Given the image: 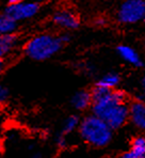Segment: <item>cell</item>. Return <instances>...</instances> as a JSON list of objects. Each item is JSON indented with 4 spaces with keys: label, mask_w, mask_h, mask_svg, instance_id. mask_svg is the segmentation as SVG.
Segmentation results:
<instances>
[{
    "label": "cell",
    "mask_w": 145,
    "mask_h": 158,
    "mask_svg": "<svg viewBox=\"0 0 145 158\" xmlns=\"http://www.w3.org/2000/svg\"><path fill=\"white\" fill-rule=\"evenodd\" d=\"M91 94L93 114L102 118L111 129H118L125 125L129 118L125 93L121 90L95 87Z\"/></svg>",
    "instance_id": "obj_1"
},
{
    "label": "cell",
    "mask_w": 145,
    "mask_h": 158,
    "mask_svg": "<svg viewBox=\"0 0 145 158\" xmlns=\"http://www.w3.org/2000/svg\"><path fill=\"white\" fill-rule=\"evenodd\" d=\"M79 132L83 141L95 148H104L112 139V129L100 118L92 114L80 122Z\"/></svg>",
    "instance_id": "obj_2"
},
{
    "label": "cell",
    "mask_w": 145,
    "mask_h": 158,
    "mask_svg": "<svg viewBox=\"0 0 145 158\" xmlns=\"http://www.w3.org/2000/svg\"><path fill=\"white\" fill-rule=\"evenodd\" d=\"M63 44L59 36L50 33H42L33 36L26 43L25 53L32 60L44 61L60 52Z\"/></svg>",
    "instance_id": "obj_3"
},
{
    "label": "cell",
    "mask_w": 145,
    "mask_h": 158,
    "mask_svg": "<svg viewBox=\"0 0 145 158\" xmlns=\"http://www.w3.org/2000/svg\"><path fill=\"white\" fill-rule=\"evenodd\" d=\"M145 17L144 0L124 1L118 10V19L122 24H135Z\"/></svg>",
    "instance_id": "obj_4"
},
{
    "label": "cell",
    "mask_w": 145,
    "mask_h": 158,
    "mask_svg": "<svg viewBox=\"0 0 145 158\" xmlns=\"http://www.w3.org/2000/svg\"><path fill=\"white\" fill-rule=\"evenodd\" d=\"M39 4L37 2H27L19 0H11L4 10V14L14 22H20L32 18L39 13Z\"/></svg>",
    "instance_id": "obj_5"
},
{
    "label": "cell",
    "mask_w": 145,
    "mask_h": 158,
    "mask_svg": "<svg viewBox=\"0 0 145 158\" xmlns=\"http://www.w3.org/2000/svg\"><path fill=\"white\" fill-rule=\"evenodd\" d=\"M52 22L63 29H76L79 26V18L76 13L68 9H61L52 16Z\"/></svg>",
    "instance_id": "obj_6"
},
{
    "label": "cell",
    "mask_w": 145,
    "mask_h": 158,
    "mask_svg": "<svg viewBox=\"0 0 145 158\" xmlns=\"http://www.w3.org/2000/svg\"><path fill=\"white\" fill-rule=\"evenodd\" d=\"M129 118L132 124L140 129H145V103L137 101L129 107Z\"/></svg>",
    "instance_id": "obj_7"
},
{
    "label": "cell",
    "mask_w": 145,
    "mask_h": 158,
    "mask_svg": "<svg viewBox=\"0 0 145 158\" xmlns=\"http://www.w3.org/2000/svg\"><path fill=\"white\" fill-rule=\"evenodd\" d=\"M118 53L120 55L122 59H124L126 62L130 63L133 66L142 65V59L140 57V55L130 46L120 45L118 47Z\"/></svg>",
    "instance_id": "obj_8"
},
{
    "label": "cell",
    "mask_w": 145,
    "mask_h": 158,
    "mask_svg": "<svg viewBox=\"0 0 145 158\" xmlns=\"http://www.w3.org/2000/svg\"><path fill=\"white\" fill-rule=\"evenodd\" d=\"M122 158H145V138L137 137L132 140L131 148Z\"/></svg>",
    "instance_id": "obj_9"
},
{
    "label": "cell",
    "mask_w": 145,
    "mask_h": 158,
    "mask_svg": "<svg viewBox=\"0 0 145 158\" xmlns=\"http://www.w3.org/2000/svg\"><path fill=\"white\" fill-rule=\"evenodd\" d=\"M72 105L77 110H85L92 105V95L85 90H81L72 97Z\"/></svg>",
    "instance_id": "obj_10"
},
{
    "label": "cell",
    "mask_w": 145,
    "mask_h": 158,
    "mask_svg": "<svg viewBox=\"0 0 145 158\" xmlns=\"http://www.w3.org/2000/svg\"><path fill=\"white\" fill-rule=\"evenodd\" d=\"M17 42L18 38L15 34L0 36V60L12 52L17 45Z\"/></svg>",
    "instance_id": "obj_11"
},
{
    "label": "cell",
    "mask_w": 145,
    "mask_h": 158,
    "mask_svg": "<svg viewBox=\"0 0 145 158\" xmlns=\"http://www.w3.org/2000/svg\"><path fill=\"white\" fill-rule=\"evenodd\" d=\"M16 28H17V23L14 22L12 18H10L4 13L0 15V36L14 34Z\"/></svg>",
    "instance_id": "obj_12"
},
{
    "label": "cell",
    "mask_w": 145,
    "mask_h": 158,
    "mask_svg": "<svg viewBox=\"0 0 145 158\" xmlns=\"http://www.w3.org/2000/svg\"><path fill=\"white\" fill-rule=\"evenodd\" d=\"M120 76L115 73H109L107 75L102 76V78L98 80L97 87L104 88L107 90H115V88L120 83Z\"/></svg>",
    "instance_id": "obj_13"
},
{
    "label": "cell",
    "mask_w": 145,
    "mask_h": 158,
    "mask_svg": "<svg viewBox=\"0 0 145 158\" xmlns=\"http://www.w3.org/2000/svg\"><path fill=\"white\" fill-rule=\"evenodd\" d=\"M80 126V120L76 115H71L64 121V124H63V129L62 134L66 136L67 134H71V132L75 131L76 129H79Z\"/></svg>",
    "instance_id": "obj_14"
},
{
    "label": "cell",
    "mask_w": 145,
    "mask_h": 158,
    "mask_svg": "<svg viewBox=\"0 0 145 158\" xmlns=\"http://www.w3.org/2000/svg\"><path fill=\"white\" fill-rule=\"evenodd\" d=\"M9 91L6 87L3 85H0V104H2L6 98H8Z\"/></svg>",
    "instance_id": "obj_15"
},
{
    "label": "cell",
    "mask_w": 145,
    "mask_h": 158,
    "mask_svg": "<svg viewBox=\"0 0 145 158\" xmlns=\"http://www.w3.org/2000/svg\"><path fill=\"white\" fill-rule=\"evenodd\" d=\"M56 142H57V145L59 146V148H64V146L66 145V137H65V135H63V134L59 135L57 140H56Z\"/></svg>",
    "instance_id": "obj_16"
},
{
    "label": "cell",
    "mask_w": 145,
    "mask_h": 158,
    "mask_svg": "<svg viewBox=\"0 0 145 158\" xmlns=\"http://www.w3.org/2000/svg\"><path fill=\"white\" fill-rule=\"evenodd\" d=\"M61 42H62V44H65V43H68L69 41H71V36L68 35V34H62V35L59 36Z\"/></svg>",
    "instance_id": "obj_17"
},
{
    "label": "cell",
    "mask_w": 145,
    "mask_h": 158,
    "mask_svg": "<svg viewBox=\"0 0 145 158\" xmlns=\"http://www.w3.org/2000/svg\"><path fill=\"white\" fill-rule=\"evenodd\" d=\"M96 25H98V26H105V25H106V20H105L104 18H97Z\"/></svg>",
    "instance_id": "obj_18"
},
{
    "label": "cell",
    "mask_w": 145,
    "mask_h": 158,
    "mask_svg": "<svg viewBox=\"0 0 145 158\" xmlns=\"http://www.w3.org/2000/svg\"><path fill=\"white\" fill-rule=\"evenodd\" d=\"M3 67H4V62H3V60H0V74L2 73V71H3Z\"/></svg>",
    "instance_id": "obj_19"
},
{
    "label": "cell",
    "mask_w": 145,
    "mask_h": 158,
    "mask_svg": "<svg viewBox=\"0 0 145 158\" xmlns=\"http://www.w3.org/2000/svg\"><path fill=\"white\" fill-rule=\"evenodd\" d=\"M142 88H143V90L145 92V76L143 77V79H142Z\"/></svg>",
    "instance_id": "obj_20"
},
{
    "label": "cell",
    "mask_w": 145,
    "mask_h": 158,
    "mask_svg": "<svg viewBox=\"0 0 145 158\" xmlns=\"http://www.w3.org/2000/svg\"><path fill=\"white\" fill-rule=\"evenodd\" d=\"M32 158H42V157H41V155H39V154H35V155H34V156L32 157Z\"/></svg>",
    "instance_id": "obj_21"
},
{
    "label": "cell",
    "mask_w": 145,
    "mask_h": 158,
    "mask_svg": "<svg viewBox=\"0 0 145 158\" xmlns=\"http://www.w3.org/2000/svg\"><path fill=\"white\" fill-rule=\"evenodd\" d=\"M144 22H145V17H144Z\"/></svg>",
    "instance_id": "obj_22"
}]
</instances>
